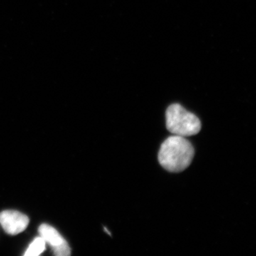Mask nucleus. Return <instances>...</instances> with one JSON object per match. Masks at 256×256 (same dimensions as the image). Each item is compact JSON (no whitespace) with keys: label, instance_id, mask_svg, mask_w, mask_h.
I'll return each mask as SVG.
<instances>
[{"label":"nucleus","instance_id":"obj_1","mask_svg":"<svg viewBox=\"0 0 256 256\" xmlns=\"http://www.w3.org/2000/svg\"><path fill=\"white\" fill-rule=\"evenodd\" d=\"M194 156V146L186 138L172 136L166 138L161 144L158 160L166 171L178 173L191 164Z\"/></svg>","mask_w":256,"mask_h":256},{"label":"nucleus","instance_id":"obj_3","mask_svg":"<svg viewBox=\"0 0 256 256\" xmlns=\"http://www.w3.org/2000/svg\"><path fill=\"white\" fill-rule=\"evenodd\" d=\"M40 236L46 244H50L53 249L54 254L57 256H68L70 254V248L68 242L52 226L42 224L38 228Z\"/></svg>","mask_w":256,"mask_h":256},{"label":"nucleus","instance_id":"obj_4","mask_svg":"<svg viewBox=\"0 0 256 256\" xmlns=\"http://www.w3.org/2000/svg\"><path fill=\"white\" fill-rule=\"evenodd\" d=\"M28 216L16 210H8L0 213V224L6 233L16 235L28 227Z\"/></svg>","mask_w":256,"mask_h":256},{"label":"nucleus","instance_id":"obj_5","mask_svg":"<svg viewBox=\"0 0 256 256\" xmlns=\"http://www.w3.org/2000/svg\"><path fill=\"white\" fill-rule=\"evenodd\" d=\"M45 248H46V242L41 236L38 237L30 244L24 255L26 256H40L45 250Z\"/></svg>","mask_w":256,"mask_h":256},{"label":"nucleus","instance_id":"obj_2","mask_svg":"<svg viewBox=\"0 0 256 256\" xmlns=\"http://www.w3.org/2000/svg\"><path fill=\"white\" fill-rule=\"evenodd\" d=\"M166 129L173 136L190 137L201 130L200 120L180 104H172L166 111Z\"/></svg>","mask_w":256,"mask_h":256}]
</instances>
